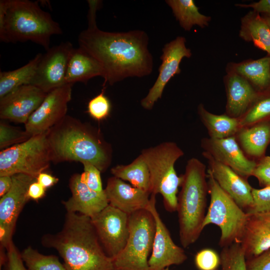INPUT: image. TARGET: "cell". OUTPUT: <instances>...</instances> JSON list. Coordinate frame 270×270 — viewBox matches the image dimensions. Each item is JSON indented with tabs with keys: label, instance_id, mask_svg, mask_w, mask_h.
Instances as JSON below:
<instances>
[{
	"label": "cell",
	"instance_id": "6da1fadb",
	"mask_svg": "<svg viewBox=\"0 0 270 270\" xmlns=\"http://www.w3.org/2000/svg\"><path fill=\"white\" fill-rule=\"evenodd\" d=\"M148 37L142 30L108 32L96 26L78 36L79 47L95 58L104 70V84L110 85L128 77H143L153 68Z\"/></svg>",
	"mask_w": 270,
	"mask_h": 270
},
{
	"label": "cell",
	"instance_id": "7a4b0ae2",
	"mask_svg": "<svg viewBox=\"0 0 270 270\" xmlns=\"http://www.w3.org/2000/svg\"><path fill=\"white\" fill-rule=\"evenodd\" d=\"M42 244L58 251L66 270H114L90 218L82 214L67 212L62 230L44 236Z\"/></svg>",
	"mask_w": 270,
	"mask_h": 270
},
{
	"label": "cell",
	"instance_id": "3957f363",
	"mask_svg": "<svg viewBox=\"0 0 270 270\" xmlns=\"http://www.w3.org/2000/svg\"><path fill=\"white\" fill-rule=\"evenodd\" d=\"M52 162H90L101 172L110 166L112 158L110 144L91 125L66 115L47 132Z\"/></svg>",
	"mask_w": 270,
	"mask_h": 270
},
{
	"label": "cell",
	"instance_id": "277c9868",
	"mask_svg": "<svg viewBox=\"0 0 270 270\" xmlns=\"http://www.w3.org/2000/svg\"><path fill=\"white\" fill-rule=\"evenodd\" d=\"M58 22L37 2L0 0V40L6 43L30 41L49 50L53 35L62 34Z\"/></svg>",
	"mask_w": 270,
	"mask_h": 270
},
{
	"label": "cell",
	"instance_id": "5b68a950",
	"mask_svg": "<svg viewBox=\"0 0 270 270\" xmlns=\"http://www.w3.org/2000/svg\"><path fill=\"white\" fill-rule=\"evenodd\" d=\"M180 176L176 211L180 242L186 248L198 240L204 230L208 192L206 166L198 158H191Z\"/></svg>",
	"mask_w": 270,
	"mask_h": 270
},
{
	"label": "cell",
	"instance_id": "8992f818",
	"mask_svg": "<svg viewBox=\"0 0 270 270\" xmlns=\"http://www.w3.org/2000/svg\"><path fill=\"white\" fill-rule=\"evenodd\" d=\"M150 171V194L162 195L166 210L176 211L178 188L182 182L174 168L176 160L184 156L182 150L174 142H164L142 150Z\"/></svg>",
	"mask_w": 270,
	"mask_h": 270
},
{
	"label": "cell",
	"instance_id": "52a82bcc",
	"mask_svg": "<svg viewBox=\"0 0 270 270\" xmlns=\"http://www.w3.org/2000/svg\"><path fill=\"white\" fill-rule=\"evenodd\" d=\"M208 192L210 202L204 223L217 226L220 230L219 245L222 248L240 243L248 214L218 184L208 170Z\"/></svg>",
	"mask_w": 270,
	"mask_h": 270
},
{
	"label": "cell",
	"instance_id": "ba28073f",
	"mask_svg": "<svg viewBox=\"0 0 270 270\" xmlns=\"http://www.w3.org/2000/svg\"><path fill=\"white\" fill-rule=\"evenodd\" d=\"M129 235L124 248L112 259L114 270H150L155 222L146 209L128 215Z\"/></svg>",
	"mask_w": 270,
	"mask_h": 270
},
{
	"label": "cell",
	"instance_id": "9c48e42d",
	"mask_svg": "<svg viewBox=\"0 0 270 270\" xmlns=\"http://www.w3.org/2000/svg\"><path fill=\"white\" fill-rule=\"evenodd\" d=\"M52 162L47 132L0 152V176L22 174L36 178Z\"/></svg>",
	"mask_w": 270,
	"mask_h": 270
},
{
	"label": "cell",
	"instance_id": "30bf717a",
	"mask_svg": "<svg viewBox=\"0 0 270 270\" xmlns=\"http://www.w3.org/2000/svg\"><path fill=\"white\" fill-rule=\"evenodd\" d=\"M90 218L105 252L112 259L126 245L128 215L108 204Z\"/></svg>",
	"mask_w": 270,
	"mask_h": 270
},
{
	"label": "cell",
	"instance_id": "8fae6325",
	"mask_svg": "<svg viewBox=\"0 0 270 270\" xmlns=\"http://www.w3.org/2000/svg\"><path fill=\"white\" fill-rule=\"evenodd\" d=\"M12 177L10 190L0 200V246L6 249L12 241V237L18 216L30 198L28 191L30 184L36 180L30 176L18 174Z\"/></svg>",
	"mask_w": 270,
	"mask_h": 270
},
{
	"label": "cell",
	"instance_id": "7c38bea8",
	"mask_svg": "<svg viewBox=\"0 0 270 270\" xmlns=\"http://www.w3.org/2000/svg\"><path fill=\"white\" fill-rule=\"evenodd\" d=\"M72 84H65L47 93L39 107L24 124L32 136L42 134L59 123L66 116L72 98Z\"/></svg>",
	"mask_w": 270,
	"mask_h": 270
},
{
	"label": "cell",
	"instance_id": "4fadbf2b",
	"mask_svg": "<svg viewBox=\"0 0 270 270\" xmlns=\"http://www.w3.org/2000/svg\"><path fill=\"white\" fill-rule=\"evenodd\" d=\"M156 195L150 194L146 210L152 214L155 222L152 248L148 259L150 270H162L172 265H180L188 258L184 250L173 241L156 208Z\"/></svg>",
	"mask_w": 270,
	"mask_h": 270
},
{
	"label": "cell",
	"instance_id": "5bb4252c",
	"mask_svg": "<svg viewBox=\"0 0 270 270\" xmlns=\"http://www.w3.org/2000/svg\"><path fill=\"white\" fill-rule=\"evenodd\" d=\"M74 48L70 42L50 48L42 55L30 84L48 93L66 84L68 64Z\"/></svg>",
	"mask_w": 270,
	"mask_h": 270
},
{
	"label": "cell",
	"instance_id": "9a60e30c",
	"mask_svg": "<svg viewBox=\"0 0 270 270\" xmlns=\"http://www.w3.org/2000/svg\"><path fill=\"white\" fill-rule=\"evenodd\" d=\"M162 52L160 58L162 64L157 79L146 96L140 102L142 106L146 110L152 108L158 100L161 98L168 82L174 76L180 74V64L182 59L192 56L191 50L186 47V39L182 36H178L166 44Z\"/></svg>",
	"mask_w": 270,
	"mask_h": 270
},
{
	"label": "cell",
	"instance_id": "2e32d148",
	"mask_svg": "<svg viewBox=\"0 0 270 270\" xmlns=\"http://www.w3.org/2000/svg\"><path fill=\"white\" fill-rule=\"evenodd\" d=\"M47 93L32 84L22 86L0 98V118L26 124Z\"/></svg>",
	"mask_w": 270,
	"mask_h": 270
},
{
	"label": "cell",
	"instance_id": "e0dca14e",
	"mask_svg": "<svg viewBox=\"0 0 270 270\" xmlns=\"http://www.w3.org/2000/svg\"><path fill=\"white\" fill-rule=\"evenodd\" d=\"M204 152L247 179L252 176L256 162L248 157L236 136L222 139L204 138L201 142Z\"/></svg>",
	"mask_w": 270,
	"mask_h": 270
},
{
	"label": "cell",
	"instance_id": "ac0fdd59",
	"mask_svg": "<svg viewBox=\"0 0 270 270\" xmlns=\"http://www.w3.org/2000/svg\"><path fill=\"white\" fill-rule=\"evenodd\" d=\"M202 155L208 160V170L211 173L219 186L247 212L253 204V188L246 179L208 154L203 152Z\"/></svg>",
	"mask_w": 270,
	"mask_h": 270
},
{
	"label": "cell",
	"instance_id": "d6986e66",
	"mask_svg": "<svg viewBox=\"0 0 270 270\" xmlns=\"http://www.w3.org/2000/svg\"><path fill=\"white\" fill-rule=\"evenodd\" d=\"M69 187L72 196L62 202L67 212H78L91 218L109 204L104 191L98 192L90 189L82 180L80 174L70 177Z\"/></svg>",
	"mask_w": 270,
	"mask_h": 270
},
{
	"label": "cell",
	"instance_id": "ffe728a7",
	"mask_svg": "<svg viewBox=\"0 0 270 270\" xmlns=\"http://www.w3.org/2000/svg\"><path fill=\"white\" fill-rule=\"evenodd\" d=\"M104 191L109 204L128 215L146 209L150 202V192L114 176L108 180Z\"/></svg>",
	"mask_w": 270,
	"mask_h": 270
},
{
	"label": "cell",
	"instance_id": "44dd1931",
	"mask_svg": "<svg viewBox=\"0 0 270 270\" xmlns=\"http://www.w3.org/2000/svg\"><path fill=\"white\" fill-rule=\"evenodd\" d=\"M248 214L240 242L246 259L270 249V212Z\"/></svg>",
	"mask_w": 270,
	"mask_h": 270
},
{
	"label": "cell",
	"instance_id": "7402d4cb",
	"mask_svg": "<svg viewBox=\"0 0 270 270\" xmlns=\"http://www.w3.org/2000/svg\"><path fill=\"white\" fill-rule=\"evenodd\" d=\"M227 114L240 118L259 96L252 86L244 78L231 72L226 80Z\"/></svg>",
	"mask_w": 270,
	"mask_h": 270
},
{
	"label": "cell",
	"instance_id": "603a6c76",
	"mask_svg": "<svg viewBox=\"0 0 270 270\" xmlns=\"http://www.w3.org/2000/svg\"><path fill=\"white\" fill-rule=\"evenodd\" d=\"M104 69L100 62L80 48H74L70 56L66 76V84L76 82L86 84L90 78L104 77Z\"/></svg>",
	"mask_w": 270,
	"mask_h": 270
},
{
	"label": "cell",
	"instance_id": "cb8c5ba5",
	"mask_svg": "<svg viewBox=\"0 0 270 270\" xmlns=\"http://www.w3.org/2000/svg\"><path fill=\"white\" fill-rule=\"evenodd\" d=\"M235 136L248 157H262L270 142V124L262 122L241 128Z\"/></svg>",
	"mask_w": 270,
	"mask_h": 270
},
{
	"label": "cell",
	"instance_id": "d4e9b609",
	"mask_svg": "<svg viewBox=\"0 0 270 270\" xmlns=\"http://www.w3.org/2000/svg\"><path fill=\"white\" fill-rule=\"evenodd\" d=\"M239 36L246 42H252L270 56V28L259 13L252 10L242 18Z\"/></svg>",
	"mask_w": 270,
	"mask_h": 270
},
{
	"label": "cell",
	"instance_id": "484cf974",
	"mask_svg": "<svg viewBox=\"0 0 270 270\" xmlns=\"http://www.w3.org/2000/svg\"><path fill=\"white\" fill-rule=\"evenodd\" d=\"M198 111L210 138L222 139L235 136L240 130L238 118L228 114H216L210 112L202 104L198 106Z\"/></svg>",
	"mask_w": 270,
	"mask_h": 270
},
{
	"label": "cell",
	"instance_id": "4316f807",
	"mask_svg": "<svg viewBox=\"0 0 270 270\" xmlns=\"http://www.w3.org/2000/svg\"><path fill=\"white\" fill-rule=\"evenodd\" d=\"M232 72L246 79L260 90L270 88V56L234 64Z\"/></svg>",
	"mask_w": 270,
	"mask_h": 270
},
{
	"label": "cell",
	"instance_id": "83f0119b",
	"mask_svg": "<svg viewBox=\"0 0 270 270\" xmlns=\"http://www.w3.org/2000/svg\"><path fill=\"white\" fill-rule=\"evenodd\" d=\"M110 172L113 176L150 194V171L141 154L130 164H119L112 168Z\"/></svg>",
	"mask_w": 270,
	"mask_h": 270
},
{
	"label": "cell",
	"instance_id": "f1b7e54d",
	"mask_svg": "<svg viewBox=\"0 0 270 270\" xmlns=\"http://www.w3.org/2000/svg\"><path fill=\"white\" fill-rule=\"evenodd\" d=\"M42 55L36 54L18 69L0 72V98L22 86L30 84Z\"/></svg>",
	"mask_w": 270,
	"mask_h": 270
},
{
	"label": "cell",
	"instance_id": "f546056e",
	"mask_svg": "<svg viewBox=\"0 0 270 270\" xmlns=\"http://www.w3.org/2000/svg\"><path fill=\"white\" fill-rule=\"evenodd\" d=\"M176 20L185 30L190 31L196 25L202 28L208 26L210 16L202 14L192 0H167Z\"/></svg>",
	"mask_w": 270,
	"mask_h": 270
},
{
	"label": "cell",
	"instance_id": "4dcf8cb0",
	"mask_svg": "<svg viewBox=\"0 0 270 270\" xmlns=\"http://www.w3.org/2000/svg\"><path fill=\"white\" fill-rule=\"evenodd\" d=\"M28 270H66L64 266L54 255H44L31 246L20 253Z\"/></svg>",
	"mask_w": 270,
	"mask_h": 270
},
{
	"label": "cell",
	"instance_id": "1f68e13d",
	"mask_svg": "<svg viewBox=\"0 0 270 270\" xmlns=\"http://www.w3.org/2000/svg\"><path fill=\"white\" fill-rule=\"evenodd\" d=\"M270 116V94L258 96L246 112L240 118V129L262 122Z\"/></svg>",
	"mask_w": 270,
	"mask_h": 270
},
{
	"label": "cell",
	"instance_id": "d6a6232c",
	"mask_svg": "<svg viewBox=\"0 0 270 270\" xmlns=\"http://www.w3.org/2000/svg\"><path fill=\"white\" fill-rule=\"evenodd\" d=\"M220 256L221 270H247L246 254L240 243L222 248Z\"/></svg>",
	"mask_w": 270,
	"mask_h": 270
},
{
	"label": "cell",
	"instance_id": "836d02e7",
	"mask_svg": "<svg viewBox=\"0 0 270 270\" xmlns=\"http://www.w3.org/2000/svg\"><path fill=\"white\" fill-rule=\"evenodd\" d=\"M32 136L26 130H22L3 120H0V149L1 150L24 142Z\"/></svg>",
	"mask_w": 270,
	"mask_h": 270
},
{
	"label": "cell",
	"instance_id": "e575fe53",
	"mask_svg": "<svg viewBox=\"0 0 270 270\" xmlns=\"http://www.w3.org/2000/svg\"><path fill=\"white\" fill-rule=\"evenodd\" d=\"M104 90L96 96L91 99L88 105V112L94 119L102 120L106 119L111 110V103L104 94Z\"/></svg>",
	"mask_w": 270,
	"mask_h": 270
},
{
	"label": "cell",
	"instance_id": "d590c367",
	"mask_svg": "<svg viewBox=\"0 0 270 270\" xmlns=\"http://www.w3.org/2000/svg\"><path fill=\"white\" fill-rule=\"evenodd\" d=\"M194 263L198 270H216L220 265V256L212 248H204L195 255Z\"/></svg>",
	"mask_w": 270,
	"mask_h": 270
},
{
	"label": "cell",
	"instance_id": "8d00e7d4",
	"mask_svg": "<svg viewBox=\"0 0 270 270\" xmlns=\"http://www.w3.org/2000/svg\"><path fill=\"white\" fill-rule=\"evenodd\" d=\"M84 172L80 174L82 182L92 190L98 192H104L100 176L101 172L94 165L90 162L82 164Z\"/></svg>",
	"mask_w": 270,
	"mask_h": 270
},
{
	"label": "cell",
	"instance_id": "74e56055",
	"mask_svg": "<svg viewBox=\"0 0 270 270\" xmlns=\"http://www.w3.org/2000/svg\"><path fill=\"white\" fill-rule=\"evenodd\" d=\"M253 204L248 214L270 212V186L252 188Z\"/></svg>",
	"mask_w": 270,
	"mask_h": 270
},
{
	"label": "cell",
	"instance_id": "f35d334b",
	"mask_svg": "<svg viewBox=\"0 0 270 270\" xmlns=\"http://www.w3.org/2000/svg\"><path fill=\"white\" fill-rule=\"evenodd\" d=\"M252 176L256 178L260 185L270 186V156L262 157L252 172Z\"/></svg>",
	"mask_w": 270,
	"mask_h": 270
},
{
	"label": "cell",
	"instance_id": "ab89813d",
	"mask_svg": "<svg viewBox=\"0 0 270 270\" xmlns=\"http://www.w3.org/2000/svg\"><path fill=\"white\" fill-rule=\"evenodd\" d=\"M7 250V260L5 264L6 270H28L12 241L9 244Z\"/></svg>",
	"mask_w": 270,
	"mask_h": 270
},
{
	"label": "cell",
	"instance_id": "60d3db41",
	"mask_svg": "<svg viewBox=\"0 0 270 270\" xmlns=\"http://www.w3.org/2000/svg\"><path fill=\"white\" fill-rule=\"evenodd\" d=\"M247 270H270V249L246 259Z\"/></svg>",
	"mask_w": 270,
	"mask_h": 270
},
{
	"label": "cell",
	"instance_id": "b9f144b4",
	"mask_svg": "<svg viewBox=\"0 0 270 270\" xmlns=\"http://www.w3.org/2000/svg\"><path fill=\"white\" fill-rule=\"evenodd\" d=\"M236 6L242 8H250L258 13L270 14V0H260L248 4H238Z\"/></svg>",
	"mask_w": 270,
	"mask_h": 270
},
{
	"label": "cell",
	"instance_id": "7bdbcfd3",
	"mask_svg": "<svg viewBox=\"0 0 270 270\" xmlns=\"http://www.w3.org/2000/svg\"><path fill=\"white\" fill-rule=\"evenodd\" d=\"M46 192V188L36 180L30 184L28 196L30 200L38 201L45 196Z\"/></svg>",
	"mask_w": 270,
	"mask_h": 270
},
{
	"label": "cell",
	"instance_id": "ee69618b",
	"mask_svg": "<svg viewBox=\"0 0 270 270\" xmlns=\"http://www.w3.org/2000/svg\"><path fill=\"white\" fill-rule=\"evenodd\" d=\"M87 2L89 7L88 14V26H96V12L100 7L102 2L98 0H88Z\"/></svg>",
	"mask_w": 270,
	"mask_h": 270
},
{
	"label": "cell",
	"instance_id": "f6af8a7d",
	"mask_svg": "<svg viewBox=\"0 0 270 270\" xmlns=\"http://www.w3.org/2000/svg\"><path fill=\"white\" fill-rule=\"evenodd\" d=\"M36 181L46 189L54 186L58 178L47 172H42L37 176Z\"/></svg>",
	"mask_w": 270,
	"mask_h": 270
},
{
	"label": "cell",
	"instance_id": "bcb514c9",
	"mask_svg": "<svg viewBox=\"0 0 270 270\" xmlns=\"http://www.w3.org/2000/svg\"><path fill=\"white\" fill-rule=\"evenodd\" d=\"M12 180V176H0V196L2 197L10 189Z\"/></svg>",
	"mask_w": 270,
	"mask_h": 270
},
{
	"label": "cell",
	"instance_id": "7dc6e473",
	"mask_svg": "<svg viewBox=\"0 0 270 270\" xmlns=\"http://www.w3.org/2000/svg\"><path fill=\"white\" fill-rule=\"evenodd\" d=\"M270 28V14H266L263 17Z\"/></svg>",
	"mask_w": 270,
	"mask_h": 270
},
{
	"label": "cell",
	"instance_id": "c3c4849f",
	"mask_svg": "<svg viewBox=\"0 0 270 270\" xmlns=\"http://www.w3.org/2000/svg\"><path fill=\"white\" fill-rule=\"evenodd\" d=\"M162 270H170L168 268H166Z\"/></svg>",
	"mask_w": 270,
	"mask_h": 270
},
{
	"label": "cell",
	"instance_id": "681fc988",
	"mask_svg": "<svg viewBox=\"0 0 270 270\" xmlns=\"http://www.w3.org/2000/svg\"></svg>",
	"mask_w": 270,
	"mask_h": 270
}]
</instances>
